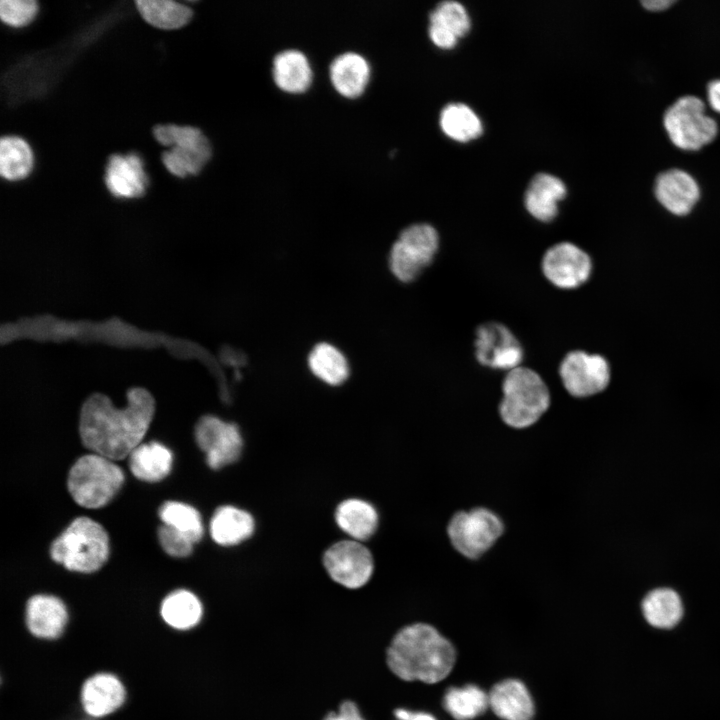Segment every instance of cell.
<instances>
[{
  "instance_id": "13",
  "label": "cell",
  "mask_w": 720,
  "mask_h": 720,
  "mask_svg": "<svg viewBox=\"0 0 720 720\" xmlns=\"http://www.w3.org/2000/svg\"><path fill=\"white\" fill-rule=\"evenodd\" d=\"M103 181L114 199L133 201L143 198L149 186V176L142 155L135 150L110 154L105 163Z\"/></svg>"
},
{
  "instance_id": "7",
  "label": "cell",
  "mask_w": 720,
  "mask_h": 720,
  "mask_svg": "<svg viewBox=\"0 0 720 720\" xmlns=\"http://www.w3.org/2000/svg\"><path fill=\"white\" fill-rule=\"evenodd\" d=\"M440 238L430 224H412L401 231L389 254L392 274L401 282L409 283L427 268L439 249Z\"/></svg>"
},
{
  "instance_id": "2",
  "label": "cell",
  "mask_w": 720,
  "mask_h": 720,
  "mask_svg": "<svg viewBox=\"0 0 720 720\" xmlns=\"http://www.w3.org/2000/svg\"><path fill=\"white\" fill-rule=\"evenodd\" d=\"M455 659L451 642L426 623L401 628L386 650L388 668L404 681L437 683L449 675Z\"/></svg>"
},
{
  "instance_id": "1",
  "label": "cell",
  "mask_w": 720,
  "mask_h": 720,
  "mask_svg": "<svg viewBox=\"0 0 720 720\" xmlns=\"http://www.w3.org/2000/svg\"><path fill=\"white\" fill-rule=\"evenodd\" d=\"M127 400L126 407L117 408L107 396L95 393L83 403L79 434L92 453L118 461L142 443L153 419L154 399L144 388L133 387Z\"/></svg>"
},
{
  "instance_id": "10",
  "label": "cell",
  "mask_w": 720,
  "mask_h": 720,
  "mask_svg": "<svg viewBox=\"0 0 720 720\" xmlns=\"http://www.w3.org/2000/svg\"><path fill=\"white\" fill-rule=\"evenodd\" d=\"M194 434L207 465L213 470L233 464L241 456L243 438L239 427L232 422L205 415L196 423Z\"/></svg>"
},
{
  "instance_id": "15",
  "label": "cell",
  "mask_w": 720,
  "mask_h": 720,
  "mask_svg": "<svg viewBox=\"0 0 720 720\" xmlns=\"http://www.w3.org/2000/svg\"><path fill=\"white\" fill-rule=\"evenodd\" d=\"M24 619L33 636L43 640H55L63 634L69 613L60 597L36 593L30 596L25 604Z\"/></svg>"
},
{
  "instance_id": "34",
  "label": "cell",
  "mask_w": 720,
  "mask_h": 720,
  "mask_svg": "<svg viewBox=\"0 0 720 720\" xmlns=\"http://www.w3.org/2000/svg\"><path fill=\"white\" fill-rule=\"evenodd\" d=\"M39 1L1 0L0 20L14 29H22L33 23L39 13Z\"/></svg>"
},
{
  "instance_id": "17",
  "label": "cell",
  "mask_w": 720,
  "mask_h": 720,
  "mask_svg": "<svg viewBox=\"0 0 720 720\" xmlns=\"http://www.w3.org/2000/svg\"><path fill=\"white\" fill-rule=\"evenodd\" d=\"M658 201L671 213L685 215L699 198L696 181L685 171L670 169L661 173L655 182Z\"/></svg>"
},
{
  "instance_id": "27",
  "label": "cell",
  "mask_w": 720,
  "mask_h": 720,
  "mask_svg": "<svg viewBox=\"0 0 720 720\" xmlns=\"http://www.w3.org/2000/svg\"><path fill=\"white\" fill-rule=\"evenodd\" d=\"M132 474L146 482H158L171 471L172 453L159 442L141 443L128 456Z\"/></svg>"
},
{
  "instance_id": "14",
  "label": "cell",
  "mask_w": 720,
  "mask_h": 720,
  "mask_svg": "<svg viewBox=\"0 0 720 720\" xmlns=\"http://www.w3.org/2000/svg\"><path fill=\"white\" fill-rule=\"evenodd\" d=\"M541 269L545 278L560 289H575L590 277V256L577 245L563 241L546 250Z\"/></svg>"
},
{
  "instance_id": "32",
  "label": "cell",
  "mask_w": 720,
  "mask_h": 720,
  "mask_svg": "<svg viewBox=\"0 0 720 720\" xmlns=\"http://www.w3.org/2000/svg\"><path fill=\"white\" fill-rule=\"evenodd\" d=\"M444 133L454 140L465 142L482 133V123L476 113L466 104L450 103L440 114Z\"/></svg>"
},
{
  "instance_id": "33",
  "label": "cell",
  "mask_w": 720,
  "mask_h": 720,
  "mask_svg": "<svg viewBox=\"0 0 720 720\" xmlns=\"http://www.w3.org/2000/svg\"><path fill=\"white\" fill-rule=\"evenodd\" d=\"M159 517L168 525L189 536L194 543L201 540L204 527L200 513L192 506L177 502H164L159 509Z\"/></svg>"
},
{
  "instance_id": "8",
  "label": "cell",
  "mask_w": 720,
  "mask_h": 720,
  "mask_svg": "<svg viewBox=\"0 0 720 720\" xmlns=\"http://www.w3.org/2000/svg\"><path fill=\"white\" fill-rule=\"evenodd\" d=\"M664 126L673 144L684 150H697L717 134V124L705 114L702 100L691 95L679 98L667 109Z\"/></svg>"
},
{
  "instance_id": "35",
  "label": "cell",
  "mask_w": 720,
  "mask_h": 720,
  "mask_svg": "<svg viewBox=\"0 0 720 720\" xmlns=\"http://www.w3.org/2000/svg\"><path fill=\"white\" fill-rule=\"evenodd\" d=\"M158 539L168 555L178 558L189 556L195 544L189 536L165 524L158 529Z\"/></svg>"
},
{
  "instance_id": "24",
  "label": "cell",
  "mask_w": 720,
  "mask_h": 720,
  "mask_svg": "<svg viewBox=\"0 0 720 720\" xmlns=\"http://www.w3.org/2000/svg\"><path fill=\"white\" fill-rule=\"evenodd\" d=\"M272 76L277 87L287 93L305 92L312 84L313 70L307 56L297 49H285L273 59Z\"/></svg>"
},
{
  "instance_id": "36",
  "label": "cell",
  "mask_w": 720,
  "mask_h": 720,
  "mask_svg": "<svg viewBox=\"0 0 720 720\" xmlns=\"http://www.w3.org/2000/svg\"><path fill=\"white\" fill-rule=\"evenodd\" d=\"M323 720H365L358 706L351 700L343 701L337 712L328 713Z\"/></svg>"
},
{
  "instance_id": "31",
  "label": "cell",
  "mask_w": 720,
  "mask_h": 720,
  "mask_svg": "<svg viewBox=\"0 0 720 720\" xmlns=\"http://www.w3.org/2000/svg\"><path fill=\"white\" fill-rule=\"evenodd\" d=\"M443 706L456 720H471L489 707L488 694L478 686L469 684L447 689Z\"/></svg>"
},
{
  "instance_id": "38",
  "label": "cell",
  "mask_w": 720,
  "mask_h": 720,
  "mask_svg": "<svg viewBox=\"0 0 720 720\" xmlns=\"http://www.w3.org/2000/svg\"><path fill=\"white\" fill-rule=\"evenodd\" d=\"M707 96L710 106L720 112V80H714L708 84Z\"/></svg>"
},
{
  "instance_id": "23",
  "label": "cell",
  "mask_w": 720,
  "mask_h": 720,
  "mask_svg": "<svg viewBox=\"0 0 720 720\" xmlns=\"http://www.w3.org/2000/svg\"><path fill=\"white\" fill-rule=\"evenodd\" d=\"M565 184L556 176L539 173L531 180L524 197L527 211L537 220L549 222L558 214V202L566 195Z\"/></svg>"
},
{
  "instance_id": "5",
  "label": "cell",
  "mask_w": 720,
  "mask_h": 720,
  "mask_svg": "<svg viewBox=\"0 0 720 720\" xmlns=\"http://www.w3.org/2000/svg\"><path fill=\"white\" fill-rule=\"evenodd\" d=\"M109 537L104 527L88 517L74 519L52 542L51 558L67 570L94 573L107 561Z\"/></svg>"
},
{
  "instance_id": "29",
  "label": "cell",
  "mask_w": 720,
  "mask_h": 720,
  "mask_svg": "<svg viewBox=\"0 0 720 720\" xmlns=\"http://www.w3.org/2000/svg\"><path fill=\"white\" fill-rule=\"evenodd\" d=\"M642 612L651 626L670 629L681 620L683 605L675 591L669 588H659L645 596L642 601Z\"/></svg>"
},
{
  "instance_id": "20",
  "label": "cell",
  "mask_w": 720,
  "mask_h": 720,
  "mask_svg": "<svg viewBox=\"0 0 720 720\" xmlns=\"http://www.w3.org/2000/svg\"><path fill=\"white\" fill-rule=\"evenodd\" d=\"M339 529L349 539L363 542L371 538L379 525V514L370 502L360 498L341 501L334 512Z\"/></svg>"
},
{
  "instance_id": "26",
  "label": "cell",
  "mask_w": 720,
  "mask_h": 720,
  "mask_svg": "<svg viewBox=\"0 0 720 720\" xmlns=\"http://www.w3.org/2000/svg\"><path fill=\"white\" fill-rule=\"evenodd\" d=\"M134 3L141 18L158 30H179L194 17V10L187 0H135Z\"/></svg>"
},
{
  "instance_id": "28",
  "label": "cell",
  "mask_w": 720,
  "mask_h": 720,
  "mask_svg": "<svg viewBox=\"0 0 720 720\" xmlns=\"http://www.w3.org/2000/svg\"><path fill=\"white\" fill-rule=\"evenodd\" d=\"M34 167V154L29 143L16 135L0 138V178L20 182L30 176Z\"/></svg>"
},
{
  "instance_id": "25",
  "label": "cell",
  "mask_w": 720,
  "mask_h": 720,
  "mask_svg": "<svg viewBox=\"0 0 720 720\" xmlns=\"http://www.w3.org/2000/svg\"><path fill=\"white\" fill-rule=\"evenodd\" d=\"M163 621L173 629L190 630L202 621L204 605L200 597L187 589L167 593L160 604Z\"/></svg>"
},
{
  "instance_id": "21",
  "label": "cell",
  "mask_w": 720,
  "mask_h": 720,
  "mask_svg": "<svg viewBox=\"0 0 720 720\" xmlns=\"http://www.w3.org/2000/svg\"><path fill=\"white\" fill-rule=\"evenodd\" d=\"M209 529L215 543L234 546L252 537L256 523L249 511L233 505H223L215 510Z\"/></svg>"
},
{
  "instance_id": "4",
  "label": "cell",
  "mask_w": 720,
  "mask_h": 720,
  "mask_svg": "<svg viewBox=\"0 0 720 720\" xmlns=\"http://www.w3.org/2000/svg\"><path fill=\"white\" fill-rule=\"evenodd\" d=\"M506 530L504 518L485 505L455 511L445 528L453 551L468 561L485 557L505 536Z\"/></svg>"
},
{
  "instance_id": "12",
  "label": "cell",
  "mask_w": 720,
  "mask_h": 720,
  "mask_svg": "<svg viewBox=\"0 0 720 720\" xmlns=\"http://www.w3.org/2000/svg\"><path fill=\"white\" fill-rule=\"evenodd\" d=\"M475 357L484 367L507 372L520 366L524 350L520 341L504 324L489 321L475 331Z\"/></svg>"
},
{
  "instance_id": "6",
  "label": "cell",
  "mask_w": 720,
  "mask_h": 720,
  "mask_svg": "<svg viewBox=\"0 0 720 720\" xmlns=\"http://www.w3.org/2000/svg\"><path fill=\"white\" fill-rule=\"evenodd\" d=\"M124 479L123 470L113 460L90 453L81 456L73 464L68 474L67 487L78 505L97 509L115 497Z\"/></svg>"
},
{
  "instance_id": "9",
  "label": "cell",
  "mask_w": 720,
  "mask_h": 720,
  "mask_svg": "<svg viewBox=\"0 0 720 720\" xmlns=\"http://www.w3.org/2000/svg\"><path fill=\"white\" fill-rule=\"evenodd\" d=\"M322 563L328 576L338 585L356 590L365 586L374 573L371 551L362 542L345 539L330 545Z\"/></svg>"
},
{
  "instance_id": "39",
  "label": "cell",
  "mask_w": 720,
  "mask_h": 720,
  "mask_svg": "<svg viewBox=\"0 0 720 720\" xmlns=\"http://www.w3.org/2000/svg\"><path fill=\"white\" fill-rule=\"evenodd\" d=\"M675 1L674 0H645L642 1V5L650 11H662L670 7Z\"/></svg>"
},
{
  "instance_id": "30",
  "label": "cell",
  "mask_w": 720,
  "mask_h": 720,
  "mask_svg": "<svg viewBox=\"0 0 720 720\" xmlns=\"http://www.w3.org/2000/svg\"><path fill=\"white\" fill-rule=\"evenodd\" d=\"M308 365L317 378L333 386L342 384L349 375L345 356L328 343L317 344L312 349L308 357Z\"/></svg>"
},
{
  "instance_id": "19",
  "label": "cell",
  "mask_w": 720,
  "mask_h": 720,
  "mask_svg": "<svg viewBox=\"0 0 720 720\" xmlns=\"http://www.w3.org/2000/svg\"><path fill=\"white\" fill-rule=\"evenodd\" d=\"M489 707L503 720H532L534 703L526 686L507 679L495 684L488 694Z\"/></svg>"
},
{
  "instance_id": "22",
  "label": "cell",
  "mask_w": 720,
  "mask_h": 720,
  "mask_svg": "<svg viewBox=\"0 0 720 720\" xmlns=\"http://www.w3.org/2000/svg\"><path fill=\"white\" fill-rule=\"evenodd\" d=\"M429 36L441 48L453 47L458 37L470 28V18L464 6L454 0L439 3L430 14Z\"/></svg>"
},
{
  "instance_id": "37",
  "label": "cell",
  "mask_w": 720,
  "mask_h": 720,
  "mask_svg": "<svg viewBox=\"0 0 720 720\" xmlns=\"http://www.w3.org/2000/svg\"><path fill=\"white\" fill-rule=\"evenodd\" d=\"M396 720H436L431 714L425 712H413L399 708L394 711Z\"/></svg>"
},
{
  "instance_id": "11",
  "label": "cell",
  "mask_w": 720,
  "mask_h": 720,
  "mask_svg": "<svg viewBox=\"0 0 720 720\" xmlns=\"http://www.w3.org/2000/svg\"><path fill=\"white\" fill-rule=\"evenodd\" d=\"M565 390L575 398H586L602 392L609 384L608 362L599 354L575 350L567 353L559 366Z\"/></svg>"
},
{
  "instance_id": "18",
  "label": "cell",
  "mask_w": 720,
  "mask_h": 720,
  "mask_svg": "<svg viewBox=\"0 0 720 720\" xmlns=\"http://www.w3.org/2000/svg\"><path fill=\"white\" fill-rule=\"evenodd\" d=\"M371 75L368 60L360 53L348 51L336 56L329 66L330 81L335 90L347 98L359 97L367 88Z\"/></svg>"
},
{
  "instance_id": "16",
  "label": "cell",
  "mask_w": 720,
  "mask_h": 720,
  "mask_svg": "<svg viewBox=\"0 0 720 720\" xmlns=\"http://www.w3.org/2000/svg\"><path fill=\"white\" fill-rule=\"evenodd\" d=\"M81 705L91 717L102 718L118 710L126 700V690L118 677L101 672L89 677L82 685Z\"/></svg>"
},
{
  "instance_id": "3",
  "label": "cell",
  "mask_w": 720,
  "mask_h": 720,
  "mask_svg": "<svg viewBox=\"0 0 720 720\" xmlns=\"http://www.w3.org/2000/svg\"><path fill=\"white\" fill-rule=\"evenodd\" d=\"M550 406V390L536 371L519 366L507 372L498 404L499 418L506 427L527 430L542 419Z\"/></svg>"
}]
</instances>
